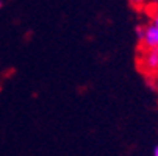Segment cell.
I'll return each mask as SVG.
<instances>
[{
  "label": "cell",
  "mask_w": 158,
  "mask_h": 156,
  "mask_svg": "<svg viewBox=\"0 0 158 156\" xmlns=\"http://www.w3.org/2000/svg\"><path fill=\"white\" fill-rule=\"evenodd\" d=\"M144 47L146 49H158V27L153 24L144 27V36H143V41Z\"/></svg>",
  "instance_id": "obj_1"
},
{
  "label": "cell",
  "mask_w": 158,
  "mask_h": 156,
  "mask_svg": "<svg viewBox=\"0 0 158 156\" xmlns=\"http://www.w3.org/2000/svg\"><path fill=\"white\" fill-rule=\"evenodd\" d=\"M143 64L147 72L158 70V49H146L143 55Z\"/></svg>",
  "instance_id": "obj_2"
},
{
  "label": "cell",
  "mask_w": 158,
  "mask_h": 156,
  "mask_svg": "<svg viewBox=\"0 0 158 156\" xmlns=\"http://www.w3.org/2000/svg\"><path fill=\"white\" fill-rule=\"evenodd\" d=\"M136 36L139 41H143V36H144V27H138L136 28Z\"/></svg>",
  "instance_id": "obj_3"
},
{
  "label": "cell",
  "mask_w": 158,
  "mask_h": 156,
  "mask_svg": "<svg viewBox=\"0 0 158 156\" xmlns=\"http://www.w3.org/2000/svg\"><path fill=\"white\" fill-rule=\"evenodd\" d=\"M128 2H130V5H133V6L139 8V6L144 3V0H128Z\"/></svg>",
  "instance_id": "obj_4"
},
{
  "label": "cell",
  "mask_w": 158,
  "mask_h": 156,
  "mask_svg": "<svg viewBox=\"0 0 158 156\" xmlns=\"http://www.w3.org/2000/svg\"><path fill=\"white\" fill-rule=\"evenodd\" d=\"M153 24H155V25H156V27H158V14H156V16H155V17H153Z\"/></svg>",
  "instance_id": "obj_5"
},
{
  "label": "cell",
  "mask_w": 158,
  "mask_h": 156,
  "mask_svg": "<svg viewBox=\"0 0 158 156\" xmlns=\"http://www.w3.org/2000/svg\"><path fill=\"white\" fill-rule=\"evenodd\" d=\"M153 156H158V145L153 148Z\"/></svg>",
  "instance_id": "obj_6"
},
{
  "label": "cell",
  "mask_w": 158,
  "mask_h": 156,
  "mask_svg": "<svg viewBox=\"0 0 158 156\" xmlns=\"http://www.w3.org/2000/svg\"><path fill=\"white\" fill-rule=\"evenodd\" d=\"M0 6H2V2H0Z\"/></svg>",
  "instance_id": "obj_7"
}]
</instances>
